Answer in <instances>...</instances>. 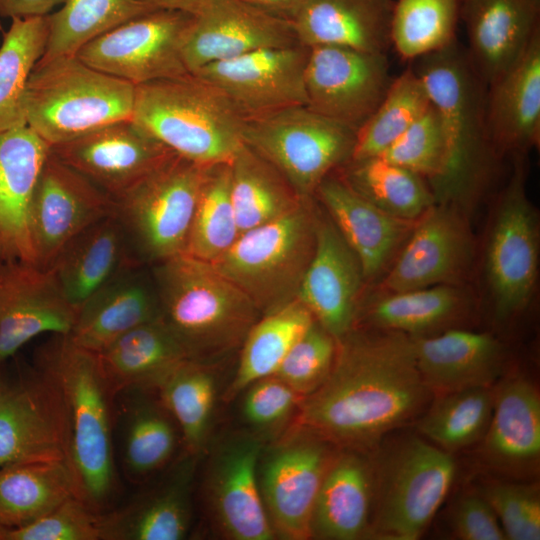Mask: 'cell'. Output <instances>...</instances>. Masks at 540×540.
<instances>
[{"mask_svg": "<svg viewBox=\"0 0 540 540\" xmlns=\"http://www.w3.org/2000/svg\"><path fill=\"white\" fill-rule=\"evenodd\" d=\"M474 256L468 215L434 204L415 223L383 280L385 292L461 285Z\"/></svg>", "mask_w": 540, "mask_h": 540, "instance_id": "17", "label": "cell"}, {"mask_svg": "<svg viewBox=\"0 0 540 540\" xmlns=\"http://www.w3.org/2000/svg\"><path fill=\"white\" fill-rule=\"evenodd\" d=\"M455 473L448 451L418 438L404 441L379 470L371 530L386 539H418L446 498Z\"/></svg>", "mask_w": 540, "mask_h": 540, "instance_id": "11", "label": "cell"}, {"mask_svg": "<svg viewBox=\"0 0 540 540\" xmlns=\"http://www.w3.org/2000/svg\"><path fill=\"white\" fill-rule=\"evenodd\" d=\"M125 414L123 459L127 472L135 478L162 468L176 446L172 417L162 405L147 398L132 399Z\"/></svg>", "mask_w": 540, "mask_h": 540, "instance_id": "48", "label": "cell"}, {"mask_svg": "<svg viewBox=\"0 0 540 540\" xmlns=\"http://www.w3.org/2000/svg\"><path fill=\"white\" fill-rule=\"evenodd\" d=\"M412 339L418 369L429 389L446 393L490 387L501 372L503 349L488 333L449 329Z\"/></svg>", "mask_w": 540, "mask_h": 540, "instance_id": "31", "label": "cell"}, {"mask_svg": "<svg viewBox=\"0 0 540 540\" xmlns=\"http://www.w3.org/2000/svg\"><path fill=\"white\" fill-rule=\"evenodd\" d=\"M76 315L49 271L21 261L3 262L0 365L40 334L68 335Z\"/></svg>", "mask_w": 540, "mask_h": 540, "instance_id": "22", "label": "cell"}, {"mask_svg": "<svg viewBox=\"0 0 540 540\" xmlns=\"http://www.w3.org/2000/svg\"><path fill=\"white\" fill-rule=\"evenodd\" d=\"M485 117L499 156L520 155L540 140V31L520 60L487 87Z\"/></svg>", "mask_w": 540, "mask_h": 540, "instance_id": "30", "label": "cell"}, {"mask_svg": "<svg viewBox=\"0 0 540 540\" xmlns=\"http://www.w3.org/2000/svg\"><path fill=\"white\" fill-rule=\"evenodd\" d=\"M156 9L140 0H66L59 11L48 15L47 41L38 61L76 56L104 33Z\"/></svg>", "mask_w": 540, "mask_h": 540, "instance_id": "42", "label": "cell"}, {"mask_svg": "<svg viewBox=\"0 0 540 540\" xmlns=\"http://www.w3.org/2000/svg\"><path fill=\"white\" fill-rule=\"evenodd\" d=\"M375 475L355 452L336 453L323 478L311 518V536L354 540L368 533Z\"/></svg>", "mask_w": 540, "mask_h": 540, "instance_id": "33", "label": "cell"}, {"mask_svg": "<svg viewBox=\"0 0 540 540\" xmlns=\"http://www.w3.org/2000/svg\"><path fill=\"white\" fill-rule=\"evenodd\" d=\"M470 62L486 87L510 70L540 31V0H459Z\"/></svg>", "mask_w": 540, "mask_h": 540, "instance_id": "24", "label": "cell"}, {"mask_svg": "<svg viewBox=\"0 0 540 540\" xmlns=\"http://www.w3.org/2000/svg\"><path fill=\"white\" fill-rule=\"evenodd\" d=\"M208 168L172 154L113 199V214L142 264L184 253Z\"/></svg>", "mask_w": 540, "mask_h": 540, "instance_id": "8", "label": "cell"}, {"mask_svg": "<svg viewBox=\"0 0 540 540\" xmlns=\"http://www.w3.org/2000/svg\"><path fill=\"white\" fill-rule=\"evenodd\" d=\"M395 0H306L292 18L300 44L386 54Z\"/></svg>", "mask_w": 540, "mask_h": 540, "instance_id": "32", "label": "cell"}, {"mask_svg": "<svg viewBox=\"0 0 540 540\" xmlns=\"http://www.w3.org/2000/svg\"><path fill=\"white\" fill-rule=\"evenodd\" d=\"M392 80L386 54L312 46L305 70L306 106L358 130L375 112Z\"/></svg>", "mask_w": 540, "mask_h": 540, "instance_id": "14", "label": "cell"}, {"mask_svg": "<svg viewBox=\"0 0 540 540\" xmlns=\"http://www.w3.org/2000/svg\"><path fill=\"white\" fill-rule=\"evenodd\" d=\"M364 282L356 254L330 217L318 210L315 250L297 299L339 340L353 328Z\"/></svg>", "mask_w": 540, "mask_h": 540, "instance_id": "23", "label": "cell"}, {"mask_svg": "<svg viewBox=\"0 0 540 540\" xmlns=\"http://www.w3.org/2000/svg\"><path fill=\"white\" fill-rule=\"evenodd\" d=\"M74 496H77V487L67 460L1 467L0 526L15 528L26 525Z\"/></svg>", "mask_w": 540, "mask_h": 540, "instance_id": "35", "label": "cell"}, {"mask_svg": "<svg viewBox=\"0 0 540 540\" xmlns=\"http://www.w3.org/2000/svg\"><path fill=\"white\" fill-rule=\"evenodd\" d=\"M113 212L107 193L50 150L30 209L34 265L46 270L70 240Z\"/></svg>", "mask_w": 540, "mask_h": 540, "instance_id": "15", "label": "cell"}, {"mask_svg": "<svg viewBox=\"0 0 540 540\" xmlns=\"http://www.w3.org/2000/svg\"><path fill=\"white\" fill-rule=\"evenodd\" d=\"M158 9L178 10L195 14L206 0H140Z\"/></svg>", "mask_w": 540, "mask_h": 540, "instance_id": "57", "label": "cell"}, {"mask_svg": "<svg viewBox=\"0 0 540 540\" xmlns=\"http://www.w3.org/2000/svg\"><path fill=\"white\" fill-rule=\"evenodd\" d=\"M9 387V384L6 382L5 378L3 377L1 371H0V400L5 394Z\"/></svg>", "mask_w": 540, "mask_h": 540, "instance_id": "58", "label": "cell"}, {"mask_svg": "<svg viewBox=\"0 0 540 540\" xmlns=\"http://www.w3.org/2000/svg\"><path fill=\"white\" fill-rule=\"evenodd\" d=\"M160 318L190 359L206 363L241 346L261 314L210 262L185 253L151 266Z\"/></svg>", "mask_w": 540, "mask_h": 540, "instance_id": "4", "label": "cell"}, {"mask_svg": "<svg viewBox=\"0 0 540 540\" xmlns=\"http://www.w3.org/2000/svg\"><path fill=\"white\" fill-rule=\"evenodd\" d=\"M158 318L160 306L151 268L137 265L79 307L67 337L76 346L98 353L127 331Z\"/></svg>", "mask_w": 540, "mask_h": 540, "instance_id": "28", "label": "cell"}, {"mask_svg": "<svg viewBox=\"0 0 540 540\" xmlns=\"http://www.w3.org/2000/svg\"><path fill=\"white\" fill-rule=\"evenodd\" d=\"M131 119L174 154L204 167L230 163L244 144L243 116L192 73L137 85Z\"/></svg>", "mask_w": 540, "mask_h": 540, "instance_id": "5", "label": "cell"}, {"mask_svg": "<svg viewBox=\"0 0 540 540\" xmlns=\"http://www.w3.org/2000/svg\"><path fill=\"white\" fill-rule=\"evenodd\" d=\"M416 60L413 68L440 114L445 140L442 168L429 184L434 203L469 216L498 157L486 125L487 87L457 40Z\"/></svg>", "mask_w": 540, "mask_h": 540, "instance_id": "2", "label": "cell"}, {"mask_svg": "<svg viewBox=\"0 0 540 540\" xmlns=\"http://www.w3.org/2000/svg\"><path fill=\"white\" fill-rule=\"evenodd\" d=\"M312 197L283 216L242 232L212 266L238 286L261 316L298 298L316 243Z\"/></svg>", "mask_w": 540, "mask_h": 540, "instance_id": "7", "label": "cell"}, {"mask_svg": "<svg viewBox=\"0 0 540 540\" xmlns=\"http://www.w3.org/2000/svg\"><path fill=\"white\" fill-rule=\"evenodd\" d=\"M427 89L413 67L393 78L372 116L357 130L350 160L382 154L429 107Z\"/></svg>", "mask_w": 540, "mask_h": 540, "instance_id": "44", "label": "cell"}, {"mask_svg": "<svg viewBox=\"0 0 540 540\" xmlns=\"http://www.w3.org/2000/svg\"><path fill=\"white\" fill-rule=\"evenodd\" d=\"M309 47L297 44L256 50L192 73L217 87L243 118L307 104Z\"/></svg>", "mask_w": 540, "mask_h": 540, "instance_id": "16", "label": "cell"}, {"mask_svg": "<svg viewBox=\"0 0 540 540\" xmlns=\"http://www.w3.org/2000/svg\"><path fill=\"white\" fill-rule=\"evenodd\" d=\"M2 266H3V261L0 260V279H1V273H2Z\"/></svg>", "mask_w": 540, "mask_h": 540, "instance_id": "59", "label": "cell"}, {"mask_svg": "<svg viewBox=\"0 0 540 540\" xmlns=\"http://www.w3.org/2000/svg\"><path fill=\"white\" fill-rule=\"evenodd\" d=\"M314 321L312 313L299 299L260 316L241 345L240 361L226 391L227 398L243 392L257 380L274 375L289 350Z\"/></svg>", "mask_w": 540, "mask_h": 540, "instance_id": "39", "label": "cell"}, {"mask_svg": "<svg viewBox=\"0 0 540 540\" xmlns=\"http://www.w3.org/2000/svg\"><path fill=\"white\" fill-rule=\"evenodd\" d=\"M336 349L335 337L315 320L289 350L274 375L303 398L324 382Z\"/></svg>", "mask_w": 540, "mask_h": 540, "instance_id": "50", "label": "cell"}, {"mask_svg": "<svg viewBox=\"0 0 540 540\" xmlns=\"http://www.w3.org/2000/svg\"><path fill=\"white\" fill-rule=\"evenodd\" d=\"M197 456L189 452L154 489L127 506L100 515L101 540H181L191 523Z\"/></svg>", "mask_w": 540, "mask_h": 540, "instance_id": "29", "label": "cell"}, {"mask_svg": "<svg viewBox=\"0 0 540 540\" xmlns=\"http://www.w3.org/2000/svg\"><path fill=\"white\" fill-rule=\"evenodd\" d=\"M50 150L112 199L174 154L132 119L105 125Z\"/></svg>", "mask_w": 540, "mask_h": 540, "instance_id": "21", "label": "cell"}, {"mask_svg": "<svg viewBox=\"0 0 540 540\" xmlns=\"http://www.w3.org/2000/svg\"><path fill=\"white\" fill-rule=\"evenodd\" d=\"M100 514L74 496L21 527L0 526V540H101Z\"/></svg>", "mask_w": 540, "mask_h": 540, "instance_id": "51", "label": "cell"}, {"mask_svg": "<svg viewBox=\"0 0 540 540\" xmlns=\"http://www.w3.org/2000/svg\"><path fill=\"white\" fill-rule=\"evenodd\" d=\"M144 265L114 214L93 223L58 253L46 269L76 310L126 270Z\"/></svg>", "mask_w": 540, "mask_h": 540, "instance_id": "27", "label": "cell"}, {"mask_svg": "<svg viewBox=\"0 0 540 540\" xmlns=\"http://www.w3.org/2000/svg\"><path fill=\"white\" fill-rule=\"evenodd\" d=\"M493 211L485 244V277L495 317L507 320L530 303L538 279L539 223L517 155Z\"/></svg>", "mask_w": 540, "mask_h": 540, "instance_id": "10", "label": "cell"}, {"mask_svg": "<svg viewBox=\"0 0 540 540\" xmlns=\"http://www.w3.org/2000/svg\"><path fill=\"white\" fill-rule=\"evenodd\" d=\"M429 390L411 336L351 330L337 340L324 382L302 398L295 423L334 445L365 447L416 415Z\"/></svg>", "mask_w": 540, "mask_h": 540, "instance_id": "1", "label": "cell"}, {"mask_svg": "<svg viewBox=\"0 0 540 540\" xmlns=\"http://www.w3.org/2000/svg\"><path fill=\"white\" fill-rule=\"evenodd\" d=\"M494 395L490 387L446 392L420 420L419 429L445 451L466 447L486 431Z\"/></svg>", "mask_w": 540, "mask_h": 540, "instance_id": "47", "label": "cell"}, {"mask_svg": "<svg viewBox=\"0 0 540 540\" xmlns=\"http://www.w3.org/2000/svg\"><path fill=\"white\" fill-rule=\"evenodd\" d=\"M136 86L77 56L38 61L27 83L26 125L50 147L132 118Z\"/></svg>", "mask_w": 540, "mask_h": 540, "instance_id": "6", "label": "cell"}, {"mask_svg": "<svg viewBox=\"0 0 540 540\" xmlns=\"http://www.w3.org/2000/svg\"><path fill=\"white\" fill-rule=\"evenodd\" d=\"M357 130L305 105L246 119L243 143L273 165L303 197L350 161Z\"/></svg>", "mask_w": 540, "mask_h": 540, "instance_id": "9", "label": "cell"}, {"mask_svg": "<svg viewBox=\"0 0 540 540\" xmlns=\"http://www.w3.org/2000/svg\"><path fill=\"white\" fill-rule=\"evenodd\" d=\"M193 14L156 9L133 18L82 47L87 65L135 86L189 74L183 43Z\"/></svg>", "mask_w": 540, "mask_h": 540, "instance_id": "13", "label": "cell"}, {"mask_svg": "<svg viewBox=\"0 0 540 540\" xmlns=\"http://www.w3.org/2000/svg\"><path fill=\"white\" fill-rule=\"evenodd\" d=\"M230 173L231 199L240 234L283 216L305 198L245 144L230 162Z\"/></svg>", "mask_w": 540, "mask_h": 540, "instance_id": "37", "label": "cell"}, {"mask_svg": "<svg viewBox=\"0 0 540 540\" xmlns=\"http://www.w3.org/2000/svg\"><path fill=\"white\" fill-rule=\"evenodd\" d=\"M485 450L496 462L518 466L540 455V398L527 380L507 381L494 395Z\"/></svg>", "mask_w": 540, "mask_h": 540, "instance_id": "36", "label": "cell"}, {"mask_svg": "<svg viewBox=\"0 0 540 540\" xmlns=\"http://www.w3.org/2000/svg\"><path fill=\"white\" fill-rule=\"evenodd\" d=\"M300 44L293 22L243 0H206L183 43L189 73L266 48Z\"/></svg>", "mask_w": 540, "mask_h": 540, "instance_id": "18", "label": "cell"}, {"mask_svg": "<svg viewBox=\"0 0 540 540\" xmlns=\"http://www.w3.org/2000/svg\"><path fill=\"white\" fill-rule=\"evenodd\" d=\"M271 14L292 18L306 0H243Z\"/></svg>", "mask_w": 540, "mask_h": 540, "instance_id": "56", "label": "cell"}, {"mask_svg": "<svg viewBox=\"0 0 540 540\" xmlns=\"http://www.w3.org/2000/svg\"><path fill=\"white\" fill-rule=\"evenodd\" d=\"M67 457L62 397L48 376L36 368L18 383L9 384L0 400V468Z\"/></svg>", "mask_w": 540, "mask_h": 540, "instance_id": "19", "label": "cell"}, {"mask_svg": "<svg viewBox=\"0 0 540 540\" xmlns=\"http://www.w3.org/2000/svg\"><path fill=\"white\" fill-rule=\"evenodd\" d=\"M243 415L259 429L277 427L299 407L302 397L275 375L255 381L244 390Z\"/></svg>", "mask_w": 540, "mask_h": 540, "instance_id": "53", "label": "cell"}, {"mask_svg": "<svg viewBox=\"0 0 540 540\" xmlns=\"http://www.w3.org/2000/svg\"><path fill=\"white\" fill-rule=\"evenodd\" d=\"M444 151L441 117L431 103L379 157L420 175L429 185L442 168Z\"/></svg>", "mask_w": 540, "mask_h": 540, "instance_id": "49", "label": "cell"}, {"mask_svg": "<svg viewBox=\"0 0 540 540\" xmlns=\"http://www.w3.org/2000/svg\"><path fill=\"white\" fill-rule=\"evenodd\" d=\"M314 195L359 259L365 282L389 269L416 223L383 212L340 177L327 176Z\"/></svg>", "mask_w": 540, "mask_h": 540, "instance_id": "26", "label": "cell"}, {"mask_svg": "<svg viewBox=\"0 0 540 540\" xmlns=\"http://www.w3.org/2000/svg\"><path fill=\"white\" fill-rule=\"evenodd\" d=\"M36 368L57 387L68 427V463L77 496L99 512L115 487L109 398L96 353L55 335L38 352Z\"/></svg>", "mask_w": 540, "mask_h": 540, "instance_id": "3", "label": "cell"}, {"mask_svg": "<svg viewBox=\"0 0 540 540\" xmlns=\"http://www.w3.org/2000/svg\"><path fill=\"white\" fill-rule=\"evenodd\" d=\"M483 497L494 510L506 539H540V500L534 488L499 483L486 488Z\"/></svg>", "mask_w": 540, "mask_h": 540, "instance_id": "52", "label": "cell"}, {"mask_svg": "<svg viewBox=\"0 0 540 540\" xmlns=\"http://www.w3.org/2000/svg\"><path fill=\"white\" fill-rule=\"evenodd\" d=\"M96 355L112 395L154 389L164 375L190 359L161 318L127 331Z\"/></svg>", "mask_w": 540, "mask_h": 540, "instance_id": "34", "label": "cell"}, {"mask_svg": "<svg viewBox=\"0 0 540 540\" xmlns=\"http://www.w3.org/2000/svg\"><path fill=\"white\" fill-rule=\"evenodd\" d=\"M262 437L239 432L225 438L211 458L207 498L223 533L234 540H271L275 534L268 519L258 481Z\"/></svg>", "mask_w": 540, "mask_h": 540, "instance_id": "20", "label": "cell"}, {"mask_svg": "<svg viewBox=\"0 0 540 540\" xmlns=\"http://www.w3.org/2000/svg\"><path fill=\"white\" fill-rule=\"evenodd\" d=\"M468 296L461 285L441 284L399 292H385L365 308L368 322L380 330L424 336L456 320Z\"/></svg>", "mask_w": 540, "mask_h": 540, "instance_id": "38", "label": "cell"}, {"mask_svg": "<svg viewBox=\"0 0 540 540\" xmlns=\"http://www.w3.org/2000/svg\"><path fill=\"white\" fill-rule=\"evenodd\" d=\"M452 527L464 540L506 539L494 510L483 496L461 498L452 515Z\"/></svg>", "mask_w": 540, "mask_h": 540, "instance_id": "54", "label": "cell"}, {"mask_svg": "<svg viewBox=\"0 0 540 540\" xmlns=\"http://www.w3.org/2000/svg\"><path fill=\"white\" fill-rule=\"evenodd\" d=\"M340 177L356 193L392 217L415 222L434 205L428 183L382 157L350 160Z\"/></svg>", "mask_w": 540, "mask_h": 540, "instance_id": "40", "label": "cell"}, {"mask_svg": "<svg viewBox=\"0 0 540 540\" xmlns=\"http://www.w3.org/2000/svg\"><path fill=\"white\" fill-rule=\"evenodd\" d=\"M240 235L231 199L230 163L207 169L184 253L213 262Z\"/></svg>", "mask_w": 540, "mask_h": 540, "instance_id": "45", "label": "cell"}, {"mask_svg": "<svg viewBox=\"0 0 540 540\" xmlns=\"http://www.w3.org/2000/svg\"><path fill=\"white\" fill-rule=\"evenodd\" d=\"M48 15L13 18L0 46V134L26 126L29 76L41 58L48 35Z\"/></svg>", "mask_w": 540, "mask_h": 540, "instance_id": "43", "label": "cell"}, {"mask_svg": "<svg viewBox=\"0 0 540 540\" xmlns=\"http://www.w3.org/2000/svg\"><path fill=\"white\" fill-rule=\"evenodd\" d=\"M66 0H0V16L28 18L48 15L56 5Z\"/></svg>", "mask_w": 540, "mask_h": 540, "instance_id": "55", "label": "cell"}, {"mask_svg": "<svg viewBox=\"0 0 540 540\" xmlns=\"http://www.w3.org/2000/svg\"><path fill=\"white\" fill-rule=\"evenodd\" d=\"M154 390L178 425L187 452L198 456L210 433L216 395L212 372L206 363L187 359L164 375Z\"/></svg>", "mask_w": 540, "mask_h": 540, "instance_id": "41", "label": "cell"}, {"mask_svg": "<svg viewBox=\"0 0 540 540\" xmlns=\"http://www.w3.org/2000/svg\"><path fill=\"white\" fill-rule=\"evenodd\" d=\"M459 20V0H395L391 46L416 60L455 42Z\"/></svg>", "mask_w": 540, "mask_h": 540, "instance_id": "46", "label": "cell"}, {"mask_svg": "<svg viewBox=\"0 0 540 540\" xmlns=\"http://www.w3.org/2000/svg\"><path fill=\"white\" fill-rule=\"evenodd\" d=\"M50 146L27 125L0 134V260L34 264L30 209Z\"/></svg>", "mask_w": 540, "mask_h": 540, "instance_id": "25", "label": "cell"}, {"mask_svg": "<svg viewBox=\"0 0 540 540\" xmlns=\"http://www.w3.org/2000/svg\"><path fill=\"white\" fill-rule=\"evenodd\" d=\"M334 444L312 430L294 425L265 452L258 464L263 504L275 536L305 540Z\"/></svg>", "mask_w": 540, "mask_h": 540, "instance_id": "12", "label": "cell"}]
</instances>
